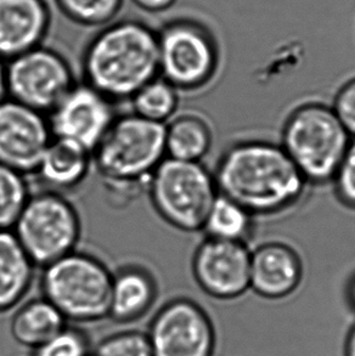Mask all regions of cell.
<instances>
[{
  "instance_id": "obj_20",
  "label": "cell",
  "mask_w": 355,
  "mask_h": 356,
  "mask_svg": "<svg viewBox=\"0 0 355 356\" xmlns=\"http://www.w3.org/2000/svg\"><path fill=\"white\" fill-rule=\"evenodd\" d=\"M63 314L47 299H31L22 304L10 323V332L19 346L34 350L68 326Z\"/></svg>"
},
{
  "instance_id": "obj_17",
  "label": "cell",
  "mask_w": 355,
  "mask_h": 356,
  "mask_svg": "<svg viewBox=\"0 0 355 356\" xmlns=\"http://www.w3.org/2000/svg\"><path fill=\"white\" fill-rule=\"evenodd\" d=\"M93 167L90 151L70 140L54 138L49 143L34 175L52 191L76 188Z\"/></svg>"
},
{
  "instance_id": "obj_1",
  "label": "cell",
  "mask_w": 355,
  "mask_h": 356,
  "mask_svg": "<svg viewBox=\"0 0 355 356\" xmlns=\"http://www.w3.org/2000/svg\"><path fill=\"white\" fill-rule=\"evenodd\" d=\"M218 193L255 216L286 211L302 200L307 188L283 146L265 140H245L221 154L213 174Z\"/></svg>"
},
{
  "instance_id": "obj_21",
  "label": "cell",
  "mask_w": 355,
  "mask_h": 356,
  "mask_svg": "<svg viewBox=\"0 0 355 356\" xmlns=\"http://www.w3.org/2000/svg\"><path fill=\"white\" fill-rule=\"evenodd\" d=\"M253 218L239 203L218 193L202 230L211 238L246 243L253 230Z\"/></svg>"
},
{
  "instance_id": "obj_9",
  "label": "cell",
  "mask_w": 355,
  "mask_h": 356,
  "mask_svg": "<svg viewBox=\"0 0 355 356\" xmlns=\"http://www.w3.org/2000/svg\"><path fill=\"white\" fill-rule=\"evenodd\" d=\"M5 70L8 97L43 115L53 111L76 86L68 60L44 45L11 58Z\"/></svg>"
},
{
  "instance_id": "obj_14",
  "label": "cell",
  "mask_w": 355,
  "mask_h": 356,
  "mask_svg": "<svg viewBox=\"0 0 355 356\" xmlns=\"http://www.w3.org/2000/svg\"><path fill=\"white\" fill-rule=\"evenodd\" d=\"M303 263L283 242H265L251 250V289L265 299L286 298L302 282Z\"/></svg>"
},
{
  "instance_id": "obj_12",
  "label": "cell",
  "mask_w": 355,
  "mask_h": 356,
  "mask_svg": "<svg viewBox=\"0 0 355 356\" xmlns=\"http://www.w3.org/2000/svg\"><path fill=\"white\" fill-rule=\"evenodd\" d=\"M52 139L45 115L10 97L0 102V163L34 174Z\"/></svg>"
},
{
  "instance_id": "obj_22",
  "label": "cell",
  "mask_w": 355,
  "mask_h": 356,
  "mask_svg": "<svg viewBox=\"0 0 355 356\" xmlns=\"http://www.w3.org/2000/svg\"><path fill=\"white\" fill-rule=\"evenodd\" d=\"M179 99L177 88L159 76L140 88L130 102L136 116L166 124L177 115Z\"/></svg>"
},
{
  "instance_id": "obj_6",
  "label": "cell",
  "mask_w": 355,
  "mask_h": 356,
  "mask_svg": "<svg viewBox=\"0 0 355 356\" xmlns=\"http://www.w3.org/2000/svg\"><path fill=\"white\" fill-rule=\"evenodd\" d=\"M146 188L161 219L182 232H201L218 196L214 177L201 162L169 157L155 169Z\"/></svg>"
},
{
  "instance_id": "obj_13",
  "label": "cell",
  "mask_w": 355,
  "mask_h": 356,
  "mask_svg": "<svg viewBox=\"0 0 355 356\" xmlns=\"http://www.w3.org/2000/svg\"><path fill=\"white\" fill-rule=\"evenodd\" d=\"M113 102L86 83H76L49 113L54 138L70 140L93 152L115 120Z\"/></svg>"
},
{
  "instance_id": "obj_3",
  "label": "cell",
  "mask_w": 355,
  "mask_h": 356,
  "mask_svg": "<svg viewBox=\"0 0 355 356\" xmlns=\"http://www.w3.org/2000/svg\"><path fill=\"white\" fill-rule=\"evenodd\" d=\"M166 124L133 112L115 117L93 149V167L111 193L132 196L148 186L150 177L166 156Z\"/></svg>"
},
{
  "instance_id": "obj_4",
  "label": "cell",
  "mask_w": 355,
  "mask_h": 356,
  "mask_svg": "<svg viewBox=\"0 0 355 356\" xmlns=\"http://www.w3.org/2000/svg\"><path fill=\"white\" fill-rule=\"evenodd\" d=\"M351 140L331 106L307 102L288 115L280 145L307 183L320 185L333 180Z\"/></svg>"
},
{
  "instance_id": "obj_15",
  "label": "cell",
  "mask_w": 355,
  "mask_h": 356,
  "mask_svg": "<svg viewBox=\"0 0 355 356\" xmlns=\"http://www.w3.org/2000/svg\"><path fill=\"white\" fill-rule=\"evenodd\" d=\"M50 19L45 0H0V58L9 61L43 45Z\"/></svg>"
},
{
  "instance_id": "obj_29",
  "label": "cell",
  "mask_w": 355,
  "mask_h": 356,
  "mask_svg": "<svg viewBox=\"0 0 355 356\" xmlns=\"http://www.w3.org/2000/svg\"><path fill=\"white\" fill-rule=\"evenodd\" d=\"M138 8L146 13H164L172 8L177 0H132Z\"/></svg>"
},
{
  "instance_id": "obj_7",
  "label": "cell",
  "mask_w": 355,
  "mask_h": 356,
  "mask_svg": "<svg viewBox=\"0 0 355 356\" xmlns=\"http://www.w3.org/2000/svg\"><path fill=\"white\" fill-rule=\"evenodd\" d=\"M11 232L36 268L53 263L77 248L82 235L78 211L52 190L31 193Z\"/></svg>"
},
{
  "instance_id": "obj_2",
  "label": "cell",
  "mask_w": 355,
  "mask_h": 356,
  "mask_svg": "<svg viewBox=\"0 0 355 356\" xmlns=\"http://www.w3.org/2000/svg\"><path fill=\"white\" fill-rule=\"evenodd\" d=\"M82 71L83 83L110 102L130 100L159 76L157 32L136 19L106 24L88 43Z\"/></svg>"
},
{
  "instance_id": "obj_18",
  "label": "cell",
  "mask_w": 355,
  "mask_h": 356,
  "mask_svg": "<svg viewBox=\"0 0 355 356\" xmlns=\"http://www.w3.org/2000/svg\"><path fill=\"white\" fill-rule=\"evenodd\" d=\"M36 265L11 230H0V314L16 308L32 289Z\"/></svg>"
},
{
  "instance_id": "obj_5",
  "label": "cell",
  "mask_w": 355,
  "mask_h": 356,
  "mask_svg": "<svg viewBox=\"0 0 355 356\" xmlns=\"http://www.w3.org/2000/svg\"><path fill=\"white\" fill-rule=\"evenodd\" d=\"M112 273L94 255L73 250L44 266L42 297L68 323H97L109 318Z\"/></svg>"
},
{
  "instance_id": "obj_32",
  "label": "cell",
  "mask_w": 355,
  "mask_h": 356,
  "mask_svg": "<svg viewBox=\"0 0 355 356\" xmlns=\"http://www.w3.org/2000/svg\"><path fill=\"white\" fill-rule=\"evenodd\" d=\"M348 296H349V302H351V305L355 310V276L352 279L351 284H349Z\"/></svg>"
},
{
  "instance_id": "obj_24",
  "label": "cell",
  "mask_w": 355,
  "mask_h": 356,
  "mask_svg": "<svg viewBox=\"0 0 355 356\" xmlns=\"http://www.w3.org/2000/svg\"><path fill=\"white\" fill-rule=\"evenodd\" d=\"M60 10L77 24L104 27L111 24L123 5V0H56Z\"/></svg>"
},
{
  "instance_id": "obj_10",
  "label": "cell",
  "mask_w": 355,
  "mask_h": 356,
  "mask_svg": "<svg viewBox=\"0 0 355 356\" xmlns=\"http://www.w3.org/2000/svg\"><path fill=\"white\" fill-rule=\"evenodd\" d=\"M148 336L154 356H212L216 346L211 318L187 298L164 304L152 318Z\"/></svg>"
},
{
  "instance_id": "obj_8",
  "label": "cell",
  "mask_w": 355,
  "mask_h": 356,
  "mask_svg": "<svg viewBox=\"0 0 355 356\" xmlns=\"http://www.w3.org/2000/svg\"><path fill=\"white\" fill-rule=\"evenodd\" d=\"M157 37L159 76L179 92L200 89L214 77L219 50L211 29L200 21L172 19Z\"/></svg>"
},
{
  "instance_id": "obj_31",
  "label": "cell",
  "mask_w": 355,
  "mask_h": 356,
  "mask_svg": "<svg viewBox=\"0 0 355 356\" xmlns=\"http://www.w3.org/2000/svg\"><path fill=\"white\" fill-rule=\"evenodd\" d=\"M345 355L355 356V325L352 327L351 332L347 337Z\"/></svg>"
},
{
  "instance_id": "obj_11",
  "label": "cell",
  "mask_w": 355,
  "mask_h": 356,
  "mask_svg": "<svg viewBox=\"0 0 355 356\" xmlns=\"http://www.w3.org/2000/svg\"><path fill=\"white\" fill-rule=\"evenodd\" d=\"M192 275L213 298H239L251 289L250 248L244 242L206 237L192 257Z\"/></svg>"
},
{
  "instance_id": "obj_28",
  "label": "cell",
  "mask_w": 355,
  "mask_h": 356,
  "mask_svg": "<svg viewBox=\"0 0 355 356\" xmlns=\"http://www.w3.org/2000/svg\"><path fill=\"white\" fill-rule=\"evenodd\" d=\"M331 107L348 134L355 138V78L338 89Z\"/></svg>"
},
{
  "instance_id": "obj_27",
  "label": "cell",
  "mask_w": 355,
  "mask_h": 356,
  "mask_svg": "<svg viewBox=\"0 0 355 356\" xmlns=\"http://www.w3.org/2000/svg\"><path fill=\"white\" fill-rule=\"evenodd\" d=\"M332 181L338 200L347 207L355 209V138H352Z\"/></svg>"
},
{
  "instance_id": "obj_30",
  "label": "cell",
  "mask_w": 355,
  "mask_h": 356,
  "mask_svg": "<svg viewBox=\"0 0 355 356\" xmlns=\"http://www.w3.org/2000/svg\"><path fill=\"white\" fill-rule=\"evenodd\" d=\"M8 97L6 92V70H5L4 60L0 58V102Z\"/></svg>"
},
{
  "instance_id": "obj_25",
  "label": "cell",
  "mask_w": 355,
  "mask_h": 356,
  "mask_svg": "<svg viewBox=\"0 0 355 356\" xmlns=\"http://www.w3.org/2000/svg\"><path fill=\"white\" fill-rule=\"evenodd\" d=\"M93 356H154L148 332L125 330L102 338L93 349Z\"/></svg>"
},
{
  "instance_id": "obj_26",
  "label": "cell",
  "mask_w": 355,
  "mask_h": 356,
  "mask_svg": "<svg viewBox=\"0 0 355 356\" xmlns=\"http://www.w3.org/2000/svg\"><path fill=\"white\" fill-rule=\"evenodd\" d=\"M32 356H93V348L87 333L68 325L48 342L36 348Z\"/></svg>"
},
{
  "instance_id": "obj_23",
  "label": "cell",
  "mask_w": 355,
  "mask_h": 356,
  "mask_svg": "<svg viewBox=\"0 0 355 356\" xmlns=\"http://www.w3.org/2000/svg\"><path fill=\"white\" fill-rule=\"evenodd\" d=\"M29 196L26 175L0 163V230H13Z\"/></svg>"
},
{
  "instance_id": "obj_19",
  "label": "cell",
  "mask_w": 355,
  "mask_h": 356,
  "mask_svg": "<svg viewBox=\"0 0 355 356\" xmlns=\"http://www.w3.org/2000/svg\"><path fill=\"white\" fill-rule=\"evenodd\" d=\"M213 143V133L208 120L195 111L177 113L166 123L164 144L169 159L201 162Z\"/></svg>"
},
{
  "instance_id": "obj_16",
  "label": "cell",
  "mask_w": 355,
  "mask_h": 356,
  "mask_svg": "<svg viewBox=\"0 0 355 356\" xmlns=\"http://www.w3.org/2000/svg\"><path fill=\"white\" fill-rule=\"evenodd\" d=\"M157 298L154 275L140 265L120 266L112 273L109 318L116 323H128L149 313Z\"/></svg>"
}]
</instances>
